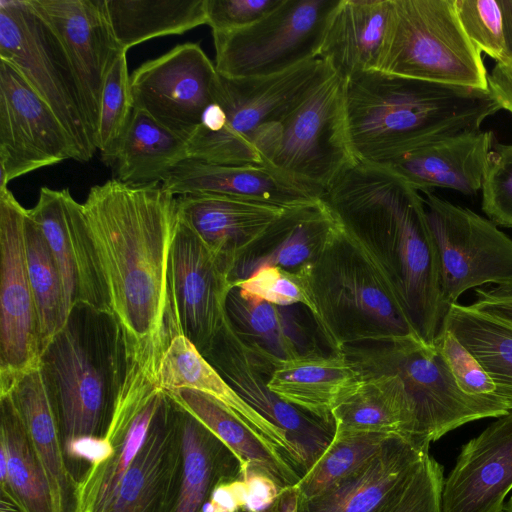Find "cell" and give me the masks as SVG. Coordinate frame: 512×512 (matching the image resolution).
<instances>
[{
  "instance_id": "cell-43",
  "label": "cell",
  "mask_w": 512,
  "mask_h": 512,
  "mask_svg": "<svg viewBox=\"0 0 512 512\" xmlns=\"http://www.w3.org/2000/svg\"><path fill=\"white\" fill-rule=\"evenodd\" d=\"M127 52H123L109 69L101 93L95 134L101 160L111 167L118 144L133 112Z\"/></svg>"
},
{
  "instance_id": "cell-47",
  "label": "cell",
  "mask_w": 512,
  "mask_h": 512,
  "mask_svg": "<svg viewBox=\"0 0 512 512\" xmlns=\"http://www.w3.org/2000/svg\"><path fill=\"white\" fill-rule=\"evenodd\" d=\"M234 286L249 296L273 304H301L307 309L310 306L307 295L295 275L278 267H263Z\"/></svg>"
},
{
  "instance_id": "cell-2",
  "label": "cell",
  "mask_w": 512,
  "mask_h": 512,
  "mask_svg": "<svg viewBox=\"0 0 512 512\" xmlns=\"http://www.w3.org/2000/svg\"><path fill=\"white\" fill-rule=\"evenodd\" d=\"M322 199L381 264L418 335L434 345L450 307L420 192L387 169L356 160Z\"/></svg>"
},
{
  "instance_id": "cell-26",
  "label": "cell",
  "mask_w": 512,
  "mask_h": 512,
  "mask_svg": "<svg viewBox=\"0 0 512 512\" xmlns=\"http://www.w3.org/2000/svg\"><path fill=\"white\" fill-rule=\"evenodd\" d=\"M173 195H223L289 209L321 199L269 166H232L188 158L162 183Z\"/></svg>"
},
{
  "instance_id": "cell-14",
  "label": "cell",
  "mask_w": 512,
  "mask_h": 512,
  "mask_svg": "<svg viewBox=\"0 0 512 512\" xmlns=\"http://www.w3.org/2000/svg\"><path fill=\"white\" fill-rule=\"evenodd\" d=\"M202 355L245 402L284 433L304 476L333 440L335 423L318 419L276 396L267 385L272 364L243 343L227 317Z\"/></svg>"
},
{
  "instance_id": "cell-56",
  "label": "cell",
  "mask_w": 512,
  "mask_h": 512,
  "mask_svg": "<svg viewBox=\"0 0 512 512\" xmlns=\"http://www.w3.org/2000/svg\"><path fill=\"white\" fill-rule=\"evenodd\" d=\"M238 512H250L249 510L245 509V508H242L240 509Z\"/></svg>"
},
{
  "instance_id": "cell-3",
  "label": "cell",
  "mask_w": 512,
  "mask_h": 512,
  "mask_svg": "<svg viewBox=\"0 0 512 512\" xmlns=\"http://www.w3.org/2000/svg\"><path fill=\"white\" fill-rule=\"evenodd\" d=\"M349 145L354 158L381 165L437 137L479 129L501 110L485 90L370 70L343 81Z\"/></svg>"
},
{
  "instance_id": "cell-48",
  "label": "cell",
  "mask_w": 512,
  "mask_h": 512,
  "mask_svg": "<svg viewBox=\"0 0 512 512\" xmlns=\"http://www.w3.org/2000/svg\"><path fill=\"white\" fill-rule=\"evenodd\" d=\"M283 0H206V24L212 32L248 27L261 20Z\"/></svg>"
},
{
  "instance_id": "cell-23",
  "label": "cell",
  "mask_w": 512,
  "mask_h": 512,
  "mask_svg": "<svg viewBox=\"0 0 512 512\" xmlns=\"http://www.w3.org/2000/svg\"><path fill=\"white\" fill-rule=\"evenodd\" d=\"M494 141L491 131L464 130L432 139L377 166L419 192L449 188L472 195L482 187Z\"/></svg>"
},
{
  "instance_id": "cell-17",
  "label": "cell",
  "mask_w": 512,
  "mask_h": 512,
  "mask_svg": "<svg viewBox=\"0 0 512 512\" xmlns=\"http://www.w3.org/2000/svg\"><path fill=\"white\" fill-rule=\"evenodd\" d=\"M170 276L181 334L203 354L224 325L233 285L224 260L181 217L172 245Z\"/></svg>"
},
{
  "instance_id": "cell-9",
  "label": "cell",
  "mask_w": 512,
  "mask_h": 512,
  "mask_svg": "<svg viewBox=\"0 0 512 512\" xmlns=\"http://www.w3.org/2000/svg\"><path fill=\"white\" fill-rule=\"evenodd\" d=\"M0 59L11 63L49 105L69 134L79 162L97 147L67 55L29 0H0Z\"/></svg>"
},
{
  "instance_id": "cell-24",
  "label": "cell",
  "mask_w": 512,
  "mask_h": 512,
  "mask_svg": "<svg viewBox=\"0 0 512 512\" xmlns=\"http://www.w3.org/2000/svg\"><path fill=\"white\" fill-rule=\"evenodd\" d=\"M338 224L322 198L284 210L236 258L229 273L230 282L234 286L269 266L296 274L318 257Z\"/></svg>"
},
{
  "instance_id": "cell-46",
  "label": "cell",
  "mask_w": 512,
  "mask_h": 512,
  "mask_svg": "<svg viewBox=\"0 0 512 512\" xmlns=\"http://www.w3.org/2000/svg\"><path fill=\"white\" fill-rule=\"evenodd\" d=\"M434 345L442 354L457 385L464 393L502 403L496 396V386L492 379L472 353L450 331L442 329Z\"/></svg>"
},
{
  "instance_id": "cell-51",
  "label": "cell",
  "mask_w": 512,
  "mask_h": 512,
  "mask_svg": "<svg viewBox=\"0 0 512 512\" xmlns=\"http://www.w3.org/2000/svg\"><path fill=\"white\" fill-rule=\"evenodd\" d=\"M64 450L71 458L82 459L98 465L113 454L110 442L104 436H82L64 442Z\"/></svg>"
},
{
  "instance_id": "cell-29",
  "label": "cell",
  "mask_w": 512,
  "mask_h": 512,
  "mask_svg": "<svg viewBox=\"0 0 512 512\" xmlns=\"http://www.w3.org/2000/svg\"><path fill=\"white\" fill-rule=\"evenodd\" d=\"M392 12L393 0H340L328 21L317 58L342 81L378 70Z\"/></svg>"
},
{
  "instance_id": "cell-22",
  "label": "cell",
  "mask_w": 512,
  "mask_h": 512,
  "mask_svg": "<svg viewBox=\"0 0 512 512\" xmlns=\"http://www.w3.org/2000/svg\"><path fill=\"white\" fill-rule=\"evenodd\" d=\"M180 407L166 394L140 452L105 512H171L182 466Z\"/></svg>"
},
{
  "instance_id": "cell-18",
  "label": "cell",
  "mask_w": 512,
  "mask_h": 512,
  "mask_svg": "<svg viewBox=\"0 0 512 512\" xmlns=\"http://www.w3.org/2000/svg\"><path fill=\"white\" fill-rule=\"evenodd\" d=\"M58 37L74 72L94 136L106 75L124 51L107 19L105 0H29ZM96 144V142H95Z\"/></svg>"
},
{
  "instance_id": "cell-4",
  "label": "cell",
  "mask_w": 512,
  "mask_h": 512,
  "mask_svg": "<svg viewBox=\"0 0 512 512\" xmlns=\"http://www.w3.org/2000/svg\"><path fill=\"white\" fill-rule=\"evenodd\" d=\"M294 275L307 295L320 339L331 352L419 336L384 268L340 223L318 257Z\"/></svg>"
},
{
  "instance_id": "cell-16",
  "label": "cell",
  "mask_w": 512,
  "mask_h": 512,
  "mask_svg": "<svg viewBox=\"0 0 512 512\" xmlns=\"http://www.w3.org/2000/svg\"><path fill=\"white\" fill-rule=\"evenodd\" d=\"M77 150L49 105L11 63L0 59V189Z\"/></svg>"
},
{
  "instance_id": "cell-49",
  "label": "cell",
  "mask_w": 512,
  "mask_h": 512,
  "mask_svg": "<svg viewBox=\"0 0 512 512\" xmlns=\"http://www.w3.org/2000/svg\"><path fill=\"white\" fill-rule=\"evenodd\" d=\"M470 306L512 324V283L477 289Z\"/></svg>"
},
{
  "instance_id": "cell-11",
  "label": "cell",
  "mask_w": 512,
  "mask_h": 512,
  "mask_svg": "<svg viewBox=\"0 0 512 512\" xmlns=\"http://www.w3.org/2000/svg\"><path fill=\"white\" fill-rule=\"evenodd\" d=\"M355 161L347 135L343 81L334 75L283 119L266 165L323 198Z\"/></svg>"
},
{
  "instance_id": "cell-28",
  "label": "cell",
  "mask_w": 512,
  "mask_h": 512,
  "mask_svg": "<svg viewBox=\"0 0 512 512\" xmlns=\"http://www.w3.org/2000/svg\"><path fill=\"white\" fill-rule=\"evenodd\" d=\"M157 386L164 392L192 389L213 398L282 453L303 475L296 452L284 433L245 402L183 334L176 335L165 351Z\"/></svg>"
},
{
  "instance_id": "cell-39",
  "label": "cell",
  "mask_w": 512,
  "mask_h": 512,
  "mask_svg": "<svg viewBox=\"0 0 512 512\" xmlns=\"http://www.w3.org/2000/svg\"><path fill=\"white\" fill-rule=\"evenodd\" d=\"M0 447L7 457L9 491L24 512H54L51 492L22 418L10 395L0 397Z\"/></svg>"
},
{
  "instance_id": "cell-15",
  "label": "cell",
  "mask_w": 512,
  "mask_h": 512,
  "mask_svg": "<svg viewBox=\"0 0 512 512\" xmlns=\"http://www.w3.org/2000/svg\"><path fill=\"white\" fill-rule=\"evenodd\" d=\"M218 79L215 64L199 44H180L133 71V106L187 141L215 102Z\"/></svg>"
},
{
  "instance_id": "cell-25",
  "label": "cell",
  "mask_w": 512,
  "mask_h": 512,
  "mask_svg": "<svg viewBox=\"0 0 512 512\" xmlns=\"http://www.w3.org/2000/svg\"><path fill=\"white\" fill-rule=\"evenodd\" d=\"M428 454V449L392 436L360 469L319 495L299 502V512H380Z\"/></svg>"
},
{
  "instance_id": "cell-31",
  "label": "cell",
  "mask_w": 512,
  "mask_h": 512,
  "mask_svg": "<svg viewBox=\"0 0 512 512\" xmlns=\"http://www.w3.org/2000/svg\"><path fill=\"white\" fill-rule=\"evenodd\" d=\"M332 417L335 433L399 436L428 449L417 441L414 406L395 374L359 376L337 398Z\"/></svg>"
},
{
  "instance_id": "cell-54",
  "label": "cell",
  "mask_w": 512,
  "mask_h": 512,
  "mask_svg": "<svg viewBox=\"0 0 512 512\" xmlns=\"http://www.w3.org/2000/svg\"><path fill=\"white\" fill-rule=\"evenodd\" d=\"M0 512H24V510L7 490L1 489Z\"/></svg>"
},
{
  "instance_id": "cell-40",
  "label": "cell",
  "mask_w": 512,
  "mask_h": 512,
  "mask_svg": "<svg viewBox=\"0 0 512 512\" xmlns=\"http://www.w3.org/2000/svg\"><path fill=\"white\" fill-rule=\"evenodd\" d=\"M25 247L43 352L64 326L67 311L59 269L41 229L30 217L29 211L25 221Z\"/></svg>"
},
{
  "instance_id": "cell-10",
  "label": "cell",
  "mask_w": 512,
  "mask_h": 512,
  "mask_svg": "<svg viewBox=\"0 0 512 512\" xmlns=\"http://www.w3.org/2000/svg\"><path fill=\"white\" fill-rule=\"evenodd\" d=\"M340 0H283L254 24L212 32L215 67L226 78L281 74L317 58Z\"/></svg>"
},
{
  "instance_id": "cell-38",
  "label": "cell",
  "mask_w": 512,
  "mask_h": 512,
  "mask_svg": "<svg viewBox=\"0 0 512 512\" xmlns=\"http://www.w3.org/2000/svg\"><path fill=\"white\" fill-rule=\"evenodd\" d=\"M442 329L450 331L472 353L494 382L497 398L512 410V324L470 305L454 303Z\"/></svg>"
},
{
  "instance_id": "cell-12",
  "label": "cell",
  "mask_w": 512,
  "mask_h": 512,
  "mask_svg": "<svg viewBox=\"0 0 512 512\" xmlns=\"http://www.w3.org/2000/svg\"><path fill=\"white\" fill-rule=\"evenodd\" d=\"M437 247L441 291L447 306L467 290L512 283V239L492 221L432 193L423 192Z\"/></svg>"
},
{
  "instance_id": "cell-21",
  "label": "cell",
  "mask_w": 512,
  "mask_h": 512,
  "mask_svg": "<svg viewBox=\"0 0 512 512\" xmlns=\"http://www.w3.org/2000/svg\"><path fill=\"white\" fill-rule=\"evenodd\" d=\"M512 489V410L463 445L442 488L441 512H502Z\"/></svg>"
},
{
  "instance_id": "cell-35",
  "label": "cell",
  "mask_w": 512,
  "mask_h": 512,
  "mask_svg": "<svg viewBox=\"0 0 512 512\" xmlns=\"http://www.w3.org/2000/svg\"><path fill=\"white\" fill-rule=\"evenodd\" d=\"M180 407V406H179ZM182 466L171 512H201L220 482L243 478L236 455L180 407Z\"/></svg>"
},
{
  "instance_id": "cell-53",
  "label": "cell",
  "mask_w": 512,
  "mask_h": 512,
  "mask_svg": "<svg viewBox=\"0 0 512 512\" xmlns=\"http://www.w3.org/2000/svg\"><path fill=\"white\" fill-rule=\"evenodd\" d=\"M266 512H299V492L296 485L283 488Z\"/></svg>"
},
{
  "instance_id": "cell-37",
  "label": "cell",
  "mask_w": 512,
  "mask_h": 512,
  "mask_svg": "<svg viewBox=\"0 0 512 512\" xmlns=\"http://www.w3.org/2000/svg\"><path fill=\"white\" fill-rule=\"evenodd\" d=\"M206 0H105L112 32L124 51L152 38L206 24Z\"/></svg>"
},
{
  "instance_id": "cell-45",
  "label": "cell",
  "mask_w": 512,
  "mask_h": 512,
  "mask_svg": "<svg viewBox=\"0 0 512 512\" xmlns=\"http://www.w3.org/2000/svg\"><path fill=\"white\" fill-rule=\"evenodd\" d=\"M443 466L429 454L380 512H441Z\"/></svg>"
},
{
  "instance_id": "cell-33",
  "label": "cell",
  "mask_w": 512,
  "mask_h": 512,
  "mask_svg": "<svg viewBox=\"0 0 512 512\" xmlns=\"http://www.w3.org/2000/svg\"><path fill=\"white\" fill-rule=\"evenodd\" d=\"M359 378L346 355L324 351L272 364L268 388L281 400L329 423L341 392Z\"/></svg>"
},
{
  "instance_id": "cell-32",
  "label": "cell",
  "mask_w": 512,
  "mask_h": 512,
  "mask_svg": "<svg viewBox=\"0 0 512 512\" xmlns=\"http://www.w3.org/2000/svg\"><path fill=\"white\" fill-rule=\"evenodd\" d=\"M6 395L22 418L45 474L54 512H68L75 480L65 464L59 416L41 363L21 376Z\"/></svg>"
},
{
  "instance_id": "cell-41",
  "label": "cell",
  "mask_w": 512,
  "mask_h": 512,
  "mask_svg": "<svg viewBox=\"0 0 512 512\" xmlns=\"http://www.w3.org/2000/svg\"><path fill=\"white\" fill-rule=\"evenodd\" d=\"M392 436L335 433L328 448L296 484L299 502L319 495L360 469Z\"/></svg>"
},
{
  "instance_id": "cell-8",
  "label": "cell",
  "mask_w": 512,
  "mask_h": 512,
  "mask_svg": "<svg viewBox=\"0 0 512 512\" xmlns=\"http://www.w3.org/2000/svg\"><path fill=\"white\" fill-rule=\"evenodd\" d=\"M481 54L464 31L454 0H393L378 70L488 91Z\"/></svg>"
},
{
  "instance_id": "cell-30",
  "label": "cell",
  "mask_w": 512,
  "mask_h": 512,
  "mask_svg": "<svg viewBox=\"0 0 512 512\" xmlns=\"http://www.w3.org/2000/svg\"><path fill=\"white\" fill-rule=\"evenodd\" d=\"M180 217L229 268L286 209L223 195L177 197Z\"/></svg>"
},
{
  "instance_id": "cell-42",
  "label": "cell",
  "mask_w": 512,
  "mask_h": 512,
  "mask_svg": "<svg viewBox=\"0 0 512 512\" xmlns=\"http://www.w3.org/2000/svg\"><path fill=\"white\" fill-rule=\"evenodd\" d=\"M469 39L496 63H512V0H454Z\"/></svg>"
},
{
  "instance_id": "cell-44",
  "label": "cell",
  "mask_w": 512,
  "mask_h": 512,
  "mask_svg": "<svg viewBox=\"0 0 512 512\" xmlns=\"http://www.w3.org/2000/svg\"><path fill=\"white\" fill-rule=\"evenodd\" d=\"M481 191L482 210L489 220L512 228V144L494 141Z\"/></svg>"
},
{
  "instance_id": "cell-7",
  "label": "cell",
  "mask_w": 512,
  "mask_h": 512,
  "mask_svg": "<svg viewBox=\"0 0 512 512\" xmlns=\"http://www.w3.org/2000/svg\"><path fill=\"white\" fill-rule=\"evenodd\" d=\"M359 376L397 375L413 403L418 443H430L471 421L509 411L497 400L474 397L457 385L435 345L417 335L347 346L342 351Z\"/></svg>"
},
{
  "instance_id": "cell-27",
  "label": "cell",
  "mask_w": 512,
  "mask_h": 512,
  "mask_svg": "<svg viewBox=\"0 0 512 512\" xmlns=\"http://www.w3.org/2000/svg\"><path fill=\"white\" fill-rule=\"evenodd\" d=\"M226 315L243 343L271 364L323 351L316 324L308 323L313 317L301 304H273L234 286L227 297Z\"/></svg>"
},
{
  "instance_id": "cell-34",
  "label": "cell",
  "mask_w": 512,
  "mask_h": 512,
  "mask_svg": "<svg viewBox=\"0 0 512 512\" xmlns=\"http://www.w3.org/2000/svg\"><path fill=\"white\" fill-rule=\"evenodd\" d=\"M165 393L236 455L242 475L246 471L266 474L282 489L296 485L302 478L282 453L265 443L213 398L192 389Z\"/></svg>"
},
{
  "instance_id": "cell-19",
  "label": "cell",
  "mask_w": 512,
  "mask_h": 512,
  "mask_svg": "<svg viewBox=\"0 0 512 512\" xmlns=\"http://www.w3.org/2000/svg\"><path fill=\"white\" fill-rule=\"evenodd\" d=\"M28 211L59 269L67 315L76 303L108 313L83 204L69 189L42 187L36 205Z\"/></svg>"
},
{
  "instance_id": "cell-5",
  "label": "cell",
  "mask_w": 512,
  "mask_h": 512,
  "mask_svg": "<svg viewBox=\"0 0 512 512\" xmlns=\"http://www.w3.org/2000/svg\"><path fill=\"white\" fill-rule=\"evenodd\" d=\"M41 366L59 416L63 443L103 436L122 386V334L105 311L76 303L41 354Z\"/></svg>"
},
{
  "instance_id": "cell-13",
  "label": "cell",
  "mask_w": 512,
  "mask_h": 512,
  "mask_svg": "<svg viewBox=\"0 0 512 512\" xmlns=\"http://www.w3.org/2000/svg\"><path fill=\"white\" fill-rule=\"evenodd\" d=\"M25 209L0 189V397L41 363L38 318L25 247Z\"/></svg>"
},
{
  "instance_id": "cell-55",
  "label": "cell",
  "mask_w": 512,
  "mask_h": 512,
  "mask_svg": "<svg viewBox=\"0 0 512 512\" xmlns=\"http://www.w3.org/2000/svg\"><path fill=\"white\" fill-rule=\"evenodd\" d=\"M502 512H512V495L508 501L504 504Z\"/></svg>"
},
{
  "instance_id": "cell-36",
  "label": "cell",
  "mask_w": 512,
  "mask_h": 512,
  "mask_svg": "<svg viewBox=\"0 0 512 512\" xmlns=\"http://www.w3.org/2000/svg\"><path fill=\"white\" fill-rule=\"evenodd\" d=\"M186 159L187 142L182 137L134 108L111 167L116 179L125 184H159Z\"/></svg>"
},
{
  "instance_id": "cell-52",
  "label": "cell",
  "mask_w": 512,
  "mask_h": 512,
  "mask_svg": "<svg viewBox=\"0 0 512 512\" xmlns=\"http://www.w3.org/2000/svg\"><path fill=\"white\" fill-rule=\"evenodd\" d=\"M488 90L501 109L512 114V63H496L488 74Z\"/></svg>"
},
{
  "instance_id": "cell-1",
  "label": "cell",
  "mask_w": 512,
  "mask_h": 512,
  "mask_svg": "<svg viewBox=\"0 0 512 512\" xmlns=\"http://www.w3.org/2000/svg\"><path fill=\"white\" fill-rule=\"evenodd\" d=\"M83 211L107 310L123 338V383L157 385L162 357L181 334L170 276L177 197L159 184L114 178L89 190Z\"/></svg>"
},
{
  "instance_id": "cell-20",
  "label": "cell",
  "mask_w": 512,
  "mask_h": 512,
  "mask_svg": "<svg viewBox=\"0 0 512 512\" xmlns=\"http://www.w3.org/2000/svg\"><path fill=\"white\" fill-rule=\"evenodd\" d=\"M166 393L159 387L119 393L103 436L112 456L90 465L73 485L72 512H105L144 445Z\"/></svg>"
},
{
  "instance_id": "cell-50",
  "label": "cell",
  "mask_w": 512,
  "mask_h": 512,
  "mask_svg": "<svg viewBox=\"0 0 512 512\" xmlns=\"http://www.w3.org/2000/svg\"><path fill=\"white\" fill-rule=\"evenodd\" d=\"M243 479L247 486L244 508L250 512H266L282 490L273 479L260 472L246 471Z\"/></svg>"
},
{
  "instance_id": "cell-6",
  "label": "cell",
  "mask_w": 512,
  "mask_h": 512,
  "mask_svg": "<svg viewBox=\"0 0 512 512\" xmlns=\"http://www.w3.org/2000/svg\"><path fill=\"white\" fill-rule=\"evenodd\" d=\"M320 58L267 77L219 75L215 102L225 124L215 133L196 130L187 139L188 158L232 166H267L280 124L318 86L334 76Z\"/></svg>"
}]
</instances>
